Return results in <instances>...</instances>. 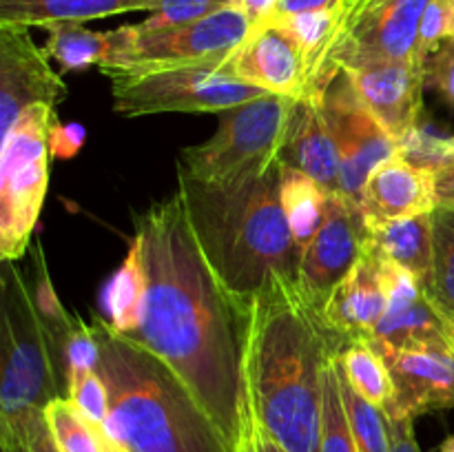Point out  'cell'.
Instances as JSON below:
<instances>
[{"label":"cell","mask_w":454,"mask_h":452,"mask_svg":"<svg viewBox=\"0 0 454 452\" xmlns=\"http://www.w3.org/2000/svg\"><path fill=\"white\" fill-rule=\"evenodd\" d=\"M146 275L142 322L133 335L162 359L198 399L231 452L253 441L242 379V315L217 286L180 195L136 213V235Z\"/></svg>","instance_id":"6da1fadb"},{"label":"cell","mask_w":454,"mask_h":452,"mask_svg":"<svg viewBox=\"0 0 454 452\" xmlns=\"http://www.w3.org/2000/svg\"><path fill=\"white\" fill-rule=\"evenodd\" d=\"M341 350L297 282L273 279L242 315V379L253 428L286 452H319L324 370Z\"/></svg>","instance_id":"7a4b0ae2"},{"label":"cell","mask_w":454,"mask_h":452,"mask_svg":"<svg viewBox=\"0 0 454 452\" xmlns=\"http://www.w3.org/2000/svg\"><path fill=\"white\" fill-rule=\"evenodd\" d=\"M282 162L231 182H202L177 171L195 244L239 315L273 279L297 282L300 246L279 198Z\"/></svg>","instance_id":"3957f363"},{"label":"cell","mask_w":454,"mask_h":452,"mask_svg":"<svg viewBox=\"0 0 454 452\" xmlns=\"http://www.w3.org/2000/svg\"><path fill=\"white\" fill-rule=\"evenodd\" d=\"M100 346L98 372L109 390L105 434L131 452H231L217 425L176 372L151 350L91 323Z\"/></svg>","instance_id":"277c9868"},{"label":"cell","mask_w":454,"mask_h":452,"mask_svg":"<svg viewBox=\"0 0 454 452\" xmlns=\"http://www.w3.org/2000/svg\"><path fill=\"white\" fill-rule=\"evenodd\" d=\"M0 297V452H31V437L44 421V408L67 397V379L56 341L16 261H3Z\"/></svg>","instance_id":"5b68a950"},{"label":"cell","mask_w":454,"mask_h":452,"mask_svg":"<svg viewBox=\"0 0 454 452\" xmlns=\"http://www.w3.org/2000/svg\"><path fill=\"white\" fill-rule=\"evenodd\" d=\"M297 97L264 93L222 111L217 131L202 144L182 149L177 171L202 182H231L279 160Z\"/></svg>","instance_id":"8992f818"},{"label":"cell","mask_w":454,"mask_h":452,"mask_svg":"<svg viewBox=\"0 0 454 452\" xmlns=\"http://www.w3.org/2000/svg\"><path fill=\"white\" fill-rule=\"evenodd\" d=\"M53 106L22 111L0 153V260L18 261L31 246L49 186V129Z\"/></svg>","instance_id":"52a82bcc"},{"label":"cell","mask_w":454,"mask_h":452,"mask_svg":"<svg viewBox=\"0 0 454 452\" xmlns=\"http://www.w3.org/2000/svg\"><path fill=\"white\" fill-rule=\"evenodd\" d=\"M251 31V20L235 7L167 29L142 31L137 25H124L114 29V56L100 71L109 78L171 66L217 65L226 69Z\"/></svg>","instance_id":"ba28073f"},{"label":"cell","mask_w":454,"mask_h":452,"mask_svg":"<svg viewBox=\"0 0 454 452\" xmlns=\"http://www.w3.org/2000/svg\"><path fill=\"white\" fill-rule=\"evenodd\" d=\"M114 109L124 118L155 113H222L266 91L217 65L171 66L109 75Z\"/></svg>","instance_id":"9c48e42d"},{"label":"cell","mask_w":454,"mask_h":452,"mask_svg":"<svg viewBox=\"0 0 454 452\" xmlns=\"http://www.w3.org/2000/svg\"><path fill=\"white\" fill-rule=\"evenodd\" d=\"M322 102L340 155V193L359 202L371 173L397 155V137L355 97L344 74L337 75Z\"/></svg>","instance_id":"30bf717a"},{"label":"cell","mask_w":454,"mask_h":452,"mask_svg":"<svg viewBox=\"0 0 454 452\" xmlns=\"http://www.w3.org/2000/svg\"><path fill=\"white\" fill-rule=\"evenodd\" d=\"M366 244V215L357 199L328 195L326 215L300 255L297 286L315 310L357 264Z\"/></svg>","instance_id":"8fae6325"},{"label":"cell","mask_w":454,"mask_h":452,"mask_svg":"<svg viewBox=\"0 0 454 452\" xmlns=\"http://www.w3.org/2000/svg\"><path fill=\"white\" fill-rule=\"evenodd\" d=\"M433 0H384L350 22L331 53L333 82L341 71L417 58V34Z\"/></svg>","instance_id":"7c38bea8"},{"label":"cell","mask_w":454,"mask_h":452,"mask_svg":"<svg viewBox=\"0 0 454 452\" xmlns=\"http://www.w3.org/2000/svg\"><path fill=\"white\" fill-rule=\"evenodd\" d=\"M67 96L65 80L53 71L47 49L34 43L29 27L0 22V140L22 111L34 105L56 109Z\"/></svg>","instance_id":"4fadbf2b"},{"label":"cell","mask_w":454,"mask_h":452,"mask_svg":"<svg viewBox=\"0 0 454 452\" xmlns=\"http://www.w3.org/2000/svg\"><path fill=\"white\" fill-rule=\"evenodd\" d=\"M355 97L399 140L424 118L426 62L419 58L341 71Z\"/></svg>","instance_id":"5bb4252c"},{"label":"cell","mask_w":454,"mask_h":452,"mask_svg":"<svg viewBox=\"0 0 454 452\" xmlns=\"http://www.w3.org/2000/svg\"><path fill=\"white\" fill-rule=\"evenodd\" d=\"M226 71L251 87L278 96L301 97L309 87V71L300 44L273 20L253 27Z\"/></svg>","instance_id":"9a60e30c"},{"label":"cell","mask_w":454,"mask_h":452,"mask_svg":"<svg viewBox=\"0 0 454 452\" xmlns=\"http://www.w3.org/2000/svg\"><path fill=\"white\" fill-rule=\"evenodd\" d=\"M375 348L386 359L395 386V406L388 417L417 419L454 408V350Z\"/></svg>","instance_id":"2e32d148"},{"label":"cell","mask_w":454,"mask_h":452,"mask_svg":"<svg viewBox=\"0 0 454 452\" xmlns=\"http://www.w3.org/2000/svg\"><path fill=\"white\" fill-rule=\"evenodd\" d=\"M328 331L344 344L371 341L386 315V295L380 270L371 253L364 248L357 264L333 288L317 310Z\"/></svg>","instance_id":"e0dca14e"},{"label":"cell","mask_w":454,"mask_h":452,"mask_svg":"<svg viewBox=\"0 0 454 452\" xmlns=\"http://www.w3.org/2000/svg\"><path fill=\"white\" fill-rule=\"evenodd\" d=\"M366 222H390L424 215L437 208V177L430 168L390 158L368 177L359 199Z\"/></svg>","instance_id":"ac0fdd59"},{"label":"cell","mask_w":454,"mask_h":452,"mask_svg":"<svg viewBox=\"0 0 454 452\" xmlns=\"http://www.w3.org/2000/svg\"><path fill=\"white\" fill-rule=\"evenodd\" d=\"M279 162L313 177L328 195L340 193V155L322 97H297Z\"/></svg>","instance_id":"d6986e66"},{"label":"cell","mask_w":454,"mask_h":452,"mask_svg":"<svg viewBox=\"0 0 454 452\" xmlns=\"http://www.w3.org/2000/svg\"><path fill=\"white\" fill-rule=\"evenodd\" d=\"M433 213H424L403 220L366 222L364 246L384 260L412 270L426 286L433 269Z\"/></svg>","instance_id":"ffe728a7"},{"label":"cell","mask_w":454,"mask_h":452,"mask_svg":"<svg viewBox=\"0 0 454 452\" xmlns=\"http://www.w3.org/2000/svg\"><path fill=\"white\" fill-rule=\"evenodd\" d=\"M158 0H0V22L43 27L89 22L131 12H153Z\"/></svg>","instance_id":"44dd1931"},{"label":"cell","mask_w":454,"mask_h":452,"mask_svg":"<svg viewBox=\"0 0 454 452\" xmlns=\"http://www.w3.org/2000/svg\"><path fill=\"white\" fill-rule=\"evenodd\" d=\"M371 344L395 350H454V323L424 295L415 304L386 313Z\"/></svg>","instance_id":"7402d4cb"},{"label":"cell","mask_w":454,"mask_h":452,"mask_svg":"<svg viewBox=\"0 0 454 452\" xmlns=\"http://www.w3.org/2000/svg\"><path fill=\"white\" fill-rule=\"evenodd\" d=\"M146 297V275L140 244L131 239L122 264L105 288V310L109 323L122 335H133L140 328Z\"/></svg>","instance_id":"603a6c76"},{"label":"cell","mask_w":454,"mask_h":452,"mask_svg":"<svg viewBox=\"0 0 454 452\" xmlns=\"http://www.w3.org/2000/svg\"><path fill=\"white\" fill-rule=\"evenodd\" d=\"M47 31L44 49L67 71L102 69L114 56V31H91L82 22H56Z\"/></svg>","instance_id":"cb8c5ba5"},{"label":"cell","mask_w":454,"mask_h":452,"mask_svg":"<svg viewBox=\"0 0 454 452\" xmlns=\"http://www.w3.org/2000/svg\"><path fill=\"white\" fill-rule=\"evenodd\" d=\"M284 215H286L300 255L317 229L322 226L328 207V193L306 173L295 171L282 164V182H279Z\"/></svg>","instance_id":"d4e9b609"},{"label":"cell","mask_w":454,"mask_h":452,"mask_svg":"<svg viewBox=\"0 0 454 452\" xmlns=\"http://www.w3.org/2000/svg\"><path fill=\"white\" fill-rule=\"evenodd\" d=\"M341 372L350 381L355 390L366 401L384 410L386 415L393 412L395 406V386L390 377L386 359L371 341H353L346 346L337 357Z\"/></svg>","instance_id":"484cf974"},{"label":"cell","mask_w":454,"mask_h":452,"mask_svg":"<svg viewBox=\"0 0 454 452\" xmlns=\"http://www.w3.org/2000/svg\"><path fill=\"white\" fill-rule=\"evenodd\" d=\"M433 269L424 292L454 323V211L437 207L433 211Z\"/></svg>","instance_id":"4316f807"},{"label":"cell","mask_w":454,"mask_h":452,"mask_svg":"<svg viewBox=\"0 0 454 452\" xmlns=\"http://www.w3.org/2000/svg\"><path fill=\"white\" fill-rule=\"evenodd\" d=\"M337 377H340L341 397H344L346 417H348L350 430H353L355 443L359 452H393V437H390L388 415L372 406L350 386L346 375L337 363Z\"/></svg>","instance_id":"83f0119b"},{"label":"cell","mask_w":454,"mask_h":452,"mask_svg":"<svg viewBox=\"0 0 454 452\" xmlns=\"http://www.w3.org/2000/svg\"><path fill=\"white\" fill-rule=\"evenodd\" d=\"M44 421L60 452H102L100 428L93 425L67 397L44 408Z\"/></svg>","instance_id":"f1b7e54d"},{"label":"cell","mask_w":454,"mask_h":452,"mask_svg":"<svg viewBox=\"0 0 454 452\" xmlns=\"http://www.w3.org/2000/svg\"><path fill=\"white\" fill-rule=\"evenodd\" d=\"M319 452H359L348 417H346L340 377H337V357H333L324 370L322 446H319Z\"/></svg>","instance_id":"f546056e"},{"label":"cell","mask_w":454,"mask_h":452,"mask_svg":"<svg viewBox=\"0 0 454 452\" xmlns=\"http://www.w3.org/2000/svg\"><path fill=\"white\" fill-rule=\"evenodd\" d=\"M34 266H35L34 284H29L31 295H34V304L35 308H38L40 317H43L44 326L49 328L53 341H56L58 357H60V363H62V350H65L67 335H69V331L74 328L75 317L67 313L60 297H58L56 288H53L47 264H44V253L38 242L34 244ZM62 370H65V366H62Z\"/></svg>","instance_id":"4dcf8cb0"},{"label":"cell","mask_w":454,"mask_h":452,"mask_svg":"<svg viewBox=\"0 0 454 452\" xmlns=\"http://www.w3.org/2000/svg\"><path fill=\"white\" fill-rule=\"evenodd\" d=\"M397 158L415 164V167L439 171L452 162V136L434 127L430 120H419L415 129L397 140Z\"/></svg>","instance_id":"1f68e13d"},{"label":"cell","mask_w":454,"mask_h":452,"mask_svg":"<svg viewBox=\"0 0 454 452\" xmlns=\"http://www.w3.org/2000/svg\"><path fill=\"white\" fill-rule=\"evenodd\" d=\"M231 7V0H158V7L149 12V18L137 22L142 31L167 29L198 22Z\"/></svg>","instance_id":"d6a6232c"},{"label":"cell","mask_w":454,"mask_h":452,"mask_svg":"<svg viewBox=\"0 0 454 452\" xmlns=\"http://www.w3.org/2000/svg\"><path fill=\"white\" fill-rule=\"evenodd\" d=\"M368 253L372 255L377 270H380L381 288H384L386 295V313H397V310L415 304V301L424 295V282H421L412 270L403 269V266L395 264V261L390 260H384V257L375 255L372 251Z\"/></svg>","instance_id":"836d02e7"},{"label":"cell","mask_w":454,"mask_h":452,"mask_svg":"<svg viewBox=\"0 0 454 452\" xmlns=\"http://www.w3.org/2000/svg\"><path fill=\"white\" fill-rule=\"evenodd\" d=\"M67 399L98 428H105L109 419V390L98 370L78 375L67 384Z\"/></svg>","instance_id":"e575fe53"},{"label":"cell","mask_w":454,"mask_h":452,"mask_svg":"<svg viewBox=\"0 0 454 452\" xmlns=\"http://www.w3.org/2000/svg\"><path fill=\"white\" fill-rule=\"evenodd\" d=\"M98 359H100V346H98L93 326L75 317L74 328L67 335L65 350H62V366H65L67 384L78 375H82V372L98 370Z\"/></svg>","instance_id":"d590c367"},{"label":"cell","mask_w":454,"mask_h":452,"mask_svg":"<svg viewBox=\"0 0 454 452\" xmlns=\"http://www.w3.org/2000/svg\"><path fill=\"white\" fill-rule=\"evenodd\" d=\"M454 35V7L452 0H433L426 7L417 34V58L426 62V58Z\"/></svg>","instance_id":"8d00e7d4"},{"label":"cell","mask_w":454,"mask_h":452,"mask_svg":"<svg viewBox=\"0 0 454 452\" xmlns=\"http://www.w3.org/2000/svg\"><path fill=\"white\" fill-rule=\"evenodd\" d=\"M426 87L434 89L454 111V35L426 58Z\"/></svg>","instance_id":"74e56055"},{"label":"cell","mask_w":454,"mask_h":452,"mask_svg":"<svg viewBox=\"0 0 454 452\" xmlns=\"http://www.w3.org/2000/svg\"><path fill=\"white\" fill-rule=\"evenodd\" d=\"M84 140H87V129L78 122H58V118H53L51 129H49V151H51V158L69 160L82 149Z\"/></svg>","instance_id":"f35d334b"},{"label":"cell","mask_w":454,"mask_h":452,"mask_svg":"<svg viewBox=\"0 0 454 452\" xmlns=\"http://www.w3.org/2000/svg\"><path fill=\"white\" fill-rule=\"evenodd\" d=\"M393 452H421L415 437V419L411 417H388Z\"/></svg>","instance_id":"ab89813d"},{"label":"cell","mask_w":454,"mask_h":452,"mask_svg":"<svg viewBox=\"0 0 454 452\" xmlns=\"http://www.w3.org/2000/svg\"><path fill=\"white\" fill-rule=\"evenodd\" d=\"M231 7L242 12L253 27L270 22L278 13L279 0H231Z\"/></svg>","instance_id":"60d3db41"},{"label":"cell","mask_w":454,"mask_h":452,"mask_svg":"<svg viewBox=\"0 0 454 452\" xmlns=\"http://www.w3.org/2000/svg\"><path fill=\"white\" fill-rule=\"evenodd\" d=\"M346 4V0H279L278 16H293V13H306V12H322V9H333Z\"/></svg>","instance_id":"b9f144b4"},{"label":"cell","mask_w":454,"mask_h":452,"mask_svg":"<svg viewBox=\"0 0 454 452\" xmlns=\"http://www.w3.org/2000/svg\"><path fill=\"white\" fill-rule=\"evenodd\" d=\"M434 177H437V207L454 211V160L434 171Z\"/></svg>","instance_id":"7bdbcfd3"},{"label":"cell","mask_w":454,"mask_h":452,"mask_svg":"<svg viewBox=\"0 0 454 452\" xmlns=\"http://www.w3.org/2000/svg\"><path fill=\"white\" fill-rule=\"evenodd\" d=\"M29 450L31 452H60L56 448V443H53L51 433H49L47 428V421H43V424L38 425V430H35L34 437H31Z\"/></svg>","instance_id":"ee69618b"},{"label":"cell","mask_w":454,"mask_h":452,"mask_svg":"<svg viewBox=\"0 0 454 452\" xmlns=\"http://www.w3.org/2000/svg\"><path fill=\"white\" fill-rule=\"evenodd\" d=\"M384 0H346V20H344V29L350 25L353 20H357L362 13H366L368 9L377 7L381 4ZM341 29V31H344Z\"/></svg>","instance_id":"f6af8a7d"},{"label":"cell","mask_w":454,"mask_h":452,"mask_svg":"<svg viewBox=\"0 0 454 452\" xmlns=\"http://www.w3.org/2000/svg\"><path fill=\"white\" fill-rule=\"evenodd\" d=\"M253 448H255V452H286L257 428H253Z\"/></svg>","instance_id":"bcb514c9"},{"label":"cell","mask_w":454,"mask_h":452,"mask_svg":"<svg viewBox=\"0 0 454 452\" xmlns=\"http://www.w3.org/2000/svg\"><path fill=\"white\" fill-rule=\"evenodd\" d=\"M100 446H102V452H131L129 448H124L122 443L114 441L111 437H106L105 430L100 428Z\"/></svg>","instance_id":"7dc6e473"},{"label":"cell","mask_w":454,"mask_h":452,"mask_svg":"<svg viewBox=\"0 0 454 452\" xmlns=\"http://www.w3.org/2000/svg\"><path fill=\"white\" fill-rule=\"evenodd\" d=\"M439 452H454V434L446 439V441L442 443V448H439Z\"/></svg>","instance_id":"c3c4849f"},{"label":"cell","mask_w":454,"mask_h":452,"mask_svg":"<svg viewBox=\"0 0 454 452\" xmlns=\"http://www.w3.org/2000/svg\"><path fill=\"white\" fill-rule=\"evenodd\" d=\"M244 452H255V448H253V441H251V446H248L247 450H244Z\"/></svg>","instance_id":"681fc988"},{"label":"cell","mask_w":454,"mask_h":452,"mask_svg":"<svg viewBox=\"0 0 454 452\" xmlns=\"http://www.w3.org/2000/svg\"><path fill=\"white\" fill-rule=\"evenodd\" d=\"M452 155H454V136H452Z\"/></svg>","instance_id":"f907efd6"},{"label":"cell","mask_w":454,"mask_h":452,"mask_svg":"<svg viewBox=\"0 0 454 452\" xmlns=\"http://www.w3.org/2000/svg\"><path fill=\"white\" fill-rule=\"evenodd\" d=\"M452 7H454V0H452Z\"/></svg>","instance_id":"816d5d0a"}]
</instances>
